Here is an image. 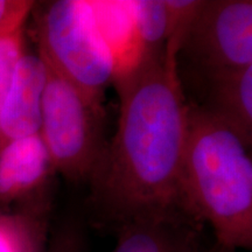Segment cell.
<instances>
[{"label": "cell", "instance_id": "cell-14", "mask_svg": "<svg viewBox=\"0 0 252 252\" xmlns=\"http://www.w3.org/2000/svg\"><path fill=\"white\" fill-rule=\"evenodd\" d=\"M212 252H237V250L234 248H229V247H222V245H215L214 250Z\"/></svg>", "mask_w": 252, "mask_h": 252}, {"label": "cell", "instance_id": "cell-9", "mask_svg": "<svg viewBox=\"0 0 252 252\" xmlns=\"http://www.w3.org/2000/svg\"><path fill=\"white\" fill-rule=\"evenodd\" d=\"M115 230L112 252H203L201 225L186 219H140Z\"/></svg>", "mask_w": 252, "mask_h": 252}, {"label": "cell", "instance_id": "cell-8", "mask_svg": "<svg viewBox=\"0 0 252 252\" xmlns=\"http://www.w3.org/2000/svg\"><path fill=\"white\" fill-rule=\"evenodd\" d=\"M204 102L201 108L225 123L243 144L252 146V65L202 75Z\"/></svg>", "mask_w": 252, "mask_h": 252}, {"label": "cell", "instance_id": "cell-13", "mask_svg": "<svg viewBox=\"0 0 252 252\" xmlns=\"http://www.w3.org/2000/svg\"><path fill=\"white\" fill-rule=\"evenodd\" d=\"M34 7L35 2L30 0H0V37L24 31Z\"/></svg>", "mask_w": 252, "mask_h": 252}, {"label": "cell", "instance_id": "cell-5", "mask_svg": "<svg viewBox=\"0 0 252 252\" xmlns=\"http://www.w3.org/2000/svg\"><path fill=\"white\" fill-rule=\"evenodd\" d=\"M182 53L202 75L252 65L251 0H201Z\"/></svg>", "mask_w": 252, "mask_h": 252}, {"label": "cell", "instance_id": "cell-10", "mask_svg": "<svg viewBox=\"0 0 252 252\" xmlns=\"http://www.w3.org/2000/svg\"><path fill=\"white\" fill-rule=\"evenodd\" d=\"M132 23L141 55H154L165 48L167 11L165 0L131 1Z\"/></svg>", "mask_w": 252, "mask_h": 252}, {"label": "cell", "instance_id": "cell-1", "mask_svg": "<svg viewBox=\"0 0 252 252\" xmlns=\"http://www.w3.org/2000/svg\"><path fill=\"white\" fill-rule=\"evenodd\" d=\"M113 84L117 131L88 180L97 222L116 229L140 219L189 220L179 200L189 103L178 55L162 50L144 56Z\"/></svg>", "mask_w": 252, "mask_h": 252}, {"label": "cell", "instance_id": "cell-11", "mask_svg": "<svg viewBox=\"0 0 252 252\" xmlns=\"http://www.w3.org/2000/svg\"><path fill=\"white\" fill-rule=\"evenodd\" d=\"M40 232L33 214L0 213V252H37Z\"/></svg>", "mask_w": 252, "mask_h": 252}, {"label": "cell", "instance_id": "cell-2", "mask_svg": "<svg viewBox=\"0 0 252 252\" xmlns=\"http://www.w3.org/2000/svg\"><path fill=\"white\" fill-rule=\"evenodd\" d=\"M179 200L187 219L212 226L217 245L252 248L251 150L197 104H189Z\"/></svg>", "mask_w": 252, "mask_h": 252}, {"label": "cell", "instance_id": "cell-6", "mask_svg": "<svg viewBox=\"0 0 252 252\" xmlns=\"http://www.w3.org/2000/svg\"><path fill=\"white\" fill-rule=\"evenodd\" d=\"M46 83V62L39 54L25 50L6 91L0 122V147L8 141L40 133Z\"/></svg>", "mask_w": 252, "mask_h": 252}, {"label": "cell", "instance_id": "cell-3", "mask_svg": "<svg viewBox=\"0 0 252 252\" xmlns=\"http://www.w3.org/2000/svg\"><path fill=\"white\" fill-rule=\"evenodd\" d=\"M39 54L50 68L94 102L121 70L94 1L56 0L37 20Z\"/></svg>", "mask_w": 252, "mask_h": 252}, {"label": "cell", "instance_id": "cell-4", "mask_svg": "<svg viewBox=\"0 0 252 252\" xmlns=\"http://www.w3.org/2000/svg\"><path fill=\"white\" fill-rule=\"evenodd\" d=\"M104 118L103 104L47 64L39 134L56 173L72 182L89 180L106 144Z\"/></svg>", "mask_w": 252, "mask_h": 252}, {"label": "cell", "instance_id": "cell-12", "mask_svg": "<svg viewBox=\"0 0 252 252\" xmlns=\"http://www.w3.org/2000/svg\"><path fill=\"white\" fill-rule=\"evenodd\" d=\"M25 32L0 37V122H1L2 105L7 91L9 81L19 58L26 50L25 47Z\"/></svg>", "mask_w": 252, "mask_h": 252}, {"label": "cell", "instance_id": "cell-7", "mask_svg": "<svg viewBox=\"0 0 252 252\" xmlns=\"http://www.w3.org/2000/svg\"><path fill=\"white\" fill-rule=\"evenodd\" d=\"M55 169L40 134L0 147V213L42 191Z\"/></svg>", "mask_w": 252, "mask_h": 252}]
</instances>
